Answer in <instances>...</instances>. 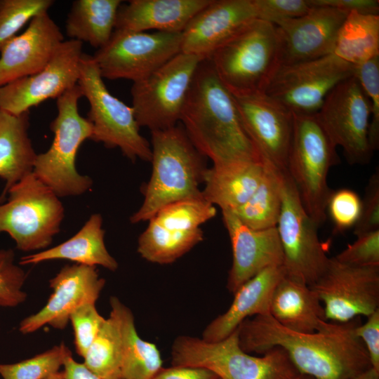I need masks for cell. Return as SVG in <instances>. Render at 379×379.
Segmentation results:
<instances>
[{
  "label": "cell",
  "mask_w": 379,
  "mask_h": 379,
  "mask_svg": "<svg viewBox=\"0 0 379 379\" xmlns=\"http://www.w3.org/2000/svg\"><path fill=\"white\" fill-rule=\"evenodd\" d=\"M117 301L110 298L109 316L83 357L84 365L103 379H121L124 335Z\"/></svg>",
  "instance_id": "obj_31"
},
{
  "label": "cell",
  "mask_w": 379,
  "mask_h": 379,
  "mask_svg": "<svg viewBox=\"0 0 379 379\" xmlns=\"http://www.w3.org/2000/svg\"><path fill=\"white\" fill-rule=\"evenodd\" d=\"M232 251V264L227 287L235 291L246 281L272 267L283 265L284 254L277 227L253 230L244 225L232 212L222 211Z\"/></svg>",
  "instance_id": "obj_21"
},
{
  "label": "cell",
  "mask_w": 379,
  "mask_h": 379,
  "mask_svg": "<svg viewBox=\"0 0 379 379\" xmlns=\"http://www.w3.org/2000/svg\"><path fill=\"white\" fill-rule=\"evenodd\" d=\"M293 379H314L310 376L302 375V374H298L296 377H295Z\"/></svg>",
  "instance_id": "obj_51"
},
{
  "label": "cell",
  "mask_w": 379,
  "mask_h": 379,
  "mask_svg": "<svg viewBox=\"0 0 379 379\" xmlns=\"http://www.w3.org/2000/svg\"><path fill=\"white\" fill-rule=\"evenodd\" d=\"M359 317L346 323L322 322L313 333L291 331L270 314L244 320L237 328L241 349L263 354L274 347L286 351L299 374L314 379H350L371 367L355 333Z\"/></svg>",
  "instance_id": "obj_1"
},
{
  "label": "cell",
  "mask_w": 379,
  "mask_h": 379,
  "mask_svg": "<svg viewBox=\"0 0 379 379\" xmlns=\"http://www.w3.org/2000/svg\"><path fill=\"white\" fill-rule=\"evenodd\" d=\"M379 230V171L370 177L361 199V213L354 227L356 237Z\"/></svg>",
  "instance_id": "obj_44"
},
{
  "label": "cell",
  "mask_w": 379,
  "mask_h": 379,
  "mask_svg": "<svg viewBox=\"0 0 379 379\" xmlns=\"http://www.w3.org/2000/svg\"><path fill=\"white\" fill-rule=\"evenodd\" d=\"M334 258L350 265L379 266V230L357 236Z\"/></svg>",
  "instance_id": "obj_42"
},
{
  "label": "cell",
  "mask_w": 379,
  "mask_h": 379,
  "mask_svg": "<svg viewBox=\"0 0 379 379\" xmlns=\"http://www.w3.org/2000/svg\"><path fill=\"white\" fill-rule=\"evenodd\" d=\"M49 282L53 292L46 304L20 322V333H31L45 325L64 329L74 310L86 303L95 304L105 280L96 267L74 264L64 266Z\"/></svg>",
  "instance_id": "obj_18"
},
{
  "label": "cell",
  "mask_w": 379,
  "mask_h": 379,
  "mask_svg": "<svg viewBox=\"0 0 379 379\" xmlns=\"http://www.w3.org/2000/svg\"><path fill=\"white\" fill-rule=\"evenodd\" d=\"M263 171V161L207 168L203 178L202 197L214 206H219L222 211L233 212L255 192Z\"/></svg>",
  "instance_id": "obj_26"
},
{
  "label": "cell",
  "mask_w": 379,
  "mask_h": 379,
  "mask_svg": "<svg viewBox=\"0 0 379 379\" xmlns=\"http://www.w3.org/2000/svg\"><path fill=\"white\" fill-rule=\"evenodd\" d=\"M319 227L307 213L287 172L283 173L282 202L277 230L284 254L286 275L312 285L328 263Z\"/></svg>",
  "instance_id": "obj_12"
},
{
  "label": "cell",
  "mask_w": 379,
  "mask_h": 379,
  "mask_svg": "<svg viewBox=\"0 0 379 379\" xmlns=\"http://www.w3.org/2000/svg\"><path fill=\"white\" fill-rule=\"evenodd\" d=\"M81 97L77 84L57 98L58 114L50 125L53 142L46 152L36 155L32 173L58 197L81 195L93 185V180L76 168L78 149L93 133L91 123L78 110Z\"/></svg>",
  "instance_id": "obj_6"
},
{
  "label": "cell",
  "mask_w": 379,
  "mask_h": 379,
  "mask_svg": "<svg viewBox=\"0 0 379 379\" xmlns=\"http://www.w3.org/2000/svg\"><path fill=\"white\" fill-rule=\"evenodd\" d=\"M233 96L246 133L262 161L287 172L293 114L265 93Z\"/></svg>",
  "instance_id": "obj_17"
},
{
  "label": "cell",
  "mask_w": 379,
  "mask_h": 379,
  "mask_svg": "<svg viewBox=\"0 0 379 379\" xmlns=\"http://www.w3.org/2000/svg\"><path fill=\"white\" fill-rule=\"evenodd\" d=\"M204 60L180 52L145 79L133 84L131 107L140 128L154 131L177 125L196 71Z\"/></svg>",
  "instance_id": "obj_10"
},
{
  "label": "cell",
  "mask_w": 379,
  "mask_h": 379,
  "mask_svg": "<svg viewBox=\"0 0 379 379\" xmlns=\"http://www.w3.org/2000/svg\"><path fill=\"white\" fill-rule=\"evenodd\" d=\"M286 275L283 265L269 267L244 283L234 293V299L223 314L204 330L202 339L214 342L233 333L246 319L269 314L272 292Z\"/></svg>",
  "instance_id": "obj_23"
},
{
  "label": "cell",
  "mask_w": 379,
  "mask_h": 379,
  "mask_svg": "<svg viewBox=\"0 0 379 379\" xmlns=\"http://www.w3.org/2000/svg\"><path fill=\"white\" fill-rule=\"evenodd\" d=\"M321 302L326 321L346 323L379 309V266H354L329 258L310 286Z\"/></svg>",
  "instance_id": "obj_15"
},
{
  "label": "cell",
  "mask_w": 379,
  "mask_h": 379,
  "mask_svg": "<svg viewBox=\"0 0 379 379\" xmlns=\"http://www.w3.org/2000/svg\"><path fill=\"white\" fill-rule=\"evenodd\" d=\"M366 319L364 324L357 325L355 333L366 350L371 367L379 371V309Z\"/></svg>",
  "instance_id": "obj_45"
},
{
  "label": "cell",
  "mask_w": 379,
  "mask_h": 379,
  "mask_svg": "<svg viewBox=\"0 0 379 379\" xmlns=\"http://www.w3.org/2000/svg\"><path fill=\"white\" fill-rule=\"evenodd\" d=\"M83 96L90 105L88 119L92 124L91 140L108 148H119L132 161H150L151 145L140 133L132 107L114 96L91 55L83 53L78 79Z\"/></svg>",
  "instance_id": "obj_8"
},
{
  "label": "cell",
  "mask_w": 379,
  "mask_h": 379,
  "mask_svg": "<svg viewBox=\"0 0 379 379\" xmlns=\"http://www.w3.org/2000/svg\"><path fill=\"white\" fill-rule=\"evenodd\" d=\"M269 314L284 327L298 333H313L326 321L315 291L302 281L287 275L272 292Z\"/></svg>",
  "instance_id": "obj_25"
},
{
  "label": "cell",
  "mask_w": 379,
  "mask_h": 379,
  "mask_svg": "<svg viewBox=\"0 0 379 379\" xmlns=\"http://www.w3.org/2000/svg\"><path fill=\"white\" fill-rule=\"evenodd\" d=\"M361 207V199L358 194L349 188L332 190L326 205L334 225V232L343 233L357 222Z\"/></svg>",
  "instance_id": "obj_40"
},
{
  "label": "cell",
  "mask_w": 379,
  "mask_h": 379,
  "mask_svg": "<svg viewBox=\"0 0 379 379\" xmlns=\"http://www.w3.org/2000/svg\"><path fill=\"white\" fill-rule=\"evenodd\" d=\"M70 350L61 343L32 358L14 364H0L3 379H44L59 372Z\"/></svg>",
  "instance_id": "obj_36"
},
{
  "label": "cell",
  "mask_w": 379,
  "mask_h": 379,
  "mask_svg": "<svg viewBox=\"0 0 379 379\" xmlns=\"http://www.w3.org/2000/svg\"><path fill=\"white\" fill-rule=\"evenodd\" d=\"M53 0H0V51L34 17L44 13Z\"/></svg>",
  "instance_id": "obj_37"
},
{
  "label": "cell",
  "mask_w": 379,
  "mask_h": 379,
  "mask_svg": "<svg viewBox=\"0 0 379 379\" xmlns=\"http://www.w3.org/2000/svg\"><path fill=\"white\" fill-rule=\"evenodd\" d=\"M354 66L333 53L279 67L265 93L293 114L313 115L327 95L354 75Z\"/></svg>",
  "instance_id": "obj_13"
},
{
  "label": "cell",
  "mask_w": 379,
  "mask_h": 379,
  "mask_svg": "<svg viewBox=\"0 0 379 379\" xmlns=\"http://www.w3.org/2000/svg\"><path fill=\"white\" fill-rule=\"evenodd\" d=\"M63 41L60 27L48 13L34 17L25 32L0 51V87L40 71Z\"/></svg>",
  "instance_id": "obj_22"
},
{
  "label": "cell",
  "mask_w": 379,
  "mask_h": 379,
  "mask_svg": "<svg viewBox=\"0 0 379 379\" xmlns=\"http://www.w3.org/2000/svg\"><path fill=\"white\" fill-rule=\"evenodd\" d=\"M253 0H211L182 32L181 52L204 59L252 20Z\"/></svg>",
  "instance_id": "obj_20"
},
{
  "label": "cell",
  "mask_w": 379,
  "mask_h": 379,
  "mask_svg": "<svg viewBox=\"0 0 379 379\" xmlns=\"http://www.w3.org/2000/svg\"><path fill=\"white\" fill-rule=\"evenodd\" d=\"M354 67V76L366 95L371 106L368 139L374 152L379 147V55Z\"/></svg>",
  "instance_id": "obj_39"
},
{
  "label": "cell",
  "mask_w": 379,
  "mask_h": 379,
  "mask_svg": "<svg viewBox=\"0 0 379 379\" xmlns=\"http://www.w3.org/2000/svg\"><path fill=\"white\" fill-rule=\"evenodd\" d=\"M83 53L81 42L63 41L40 71L0 87V109L20 115L62 95L77 84Z\"/></svg>",
  "instance_id": "obj_16"
},
{
  "label": "cell",
  "mask_w": 379,
  "mask_h": 379,
  "mask_svg": "<svg viewBox=\"0 0 379 379\" xmlns=\"http://www.w3.org/2000/svg\"><path fill=\"white\" fill-rule=\"evenodd\" d=\"M216 213L215 206L199 197L169 204L151 218L167 228L194 230L213 218Z\"/></svg>",
  "instance_id": "obj_35"
},
{
  "label": "cell",
  "mask_w": 379,
  "mask_h": 379,
  "mask_svg": "<svg viewBox=\"0 0 379 379\" xmlns=\"http://www.w3.org/2000/svg\"><path fill=\"white\" fill-rule=\"evenodd\" d=\"M180 121L192 143L213 166L262 162L233 95L208 58L196 71Z\"/></svg>",
  "instance_id": "obj_2"
},
{
  "label": "cell",
  "mask_w": 379,
  "mask_h": 379,
  "mask_svg": "<svg viewBox=\"0 0 379 379\" xmlns=\"http://www.w3.org/2000/svg\"><path fill=\"white\" fill-rule=\"evenodd\" d=\"M182 33L114 29L92 56L104 79H145L181 52Z\"/></svg>",
  "instance_id": "obj_11"
},
{
  "label": "cell",
  "mask_w": 379,
  "mask_h": 379,
  "mask_svg": "<svg viewBox=\"0 0 379 379\" xmlns=\"http://www.w3.org/2000/svg\"><path fill=\"white\" fill-rule=\"evenodd\" d=\"M336 147L351 164H366L373 151L368 139L369 100L354 75L338 84L315 114Z\"/></svg>",
  "instance_id": "obj_14"
},
{
  "label": "cell",
  "mask_w": 379,
  "mask_h": 379,
  "mask_svg": "<svg viewBox=\"0 0 379 379\" xmlns=\"http://www.w3.org/2000/svg\"><path fill=\"white\" fill-rule=\"evenodd\" d=\"M117 305L124 335L121 379H151L162 368L160 352L139 336L130 309L119 299Z\"/></svg>",
  "instance_id": "obj_34"
},
{
  "label": "cell",
  "mask_w": 379,
  "mask_h": 379,
  "mask_svg": "<svg viewBox=\"0 0 379 379\" xmlns=\"http://www.w3.org/2000/svg\"><path fill=\"white\" fill-rule=\"evenodd\" d=\"M257 19L274 25L306 14L311 6L308 0H253Z\"/></svg>",
  "instance_id": "obj_43"
},
{
  "label": "cell",
  "mask_w": 379,
  "mask_h": 379,
  "mask_svg": "<svg viewBox=\"0 0 379 379\" xmlns=\"http://www.w3.org/2000/svg\"><path fill=\"white\" fill-rule=\"evenodd\" d=\"M120 0H76L66 20V34L81 43L99 49L115 29Z\"/></svg>",
  "instance_id": "obj_29"
},
{
  "label": "cell",
  "mask_w": 379,
  "mask_h": 379,
  "mask_svg": "<svg viewBox=\"0 0 379 379\" xmlns=\"http://www.w3.org/2000/svg\"><path fill=\"white\" fill-rule=\"evenodd\" d=\"M12 249H0V306L14 307L27 298L22 290L26 272L15 263Z\"/></svg>",
  "instance_id": "obj_38"
},
{
  "label": "cell",
  "mask_w": 379,
  "mask_h": 379,
  "mask_svg": "<svg viewBox=\"0 0 379 379\" xmlns=\"http://www.w3.org/2000/svg\"><path fill=\"white\" fill-rule=\"evenodd\" d=\"M336 148L315 114H293L287 173L305 210L318 227L326 219V205L332 192L328 174L340 161Z\"/></svg>",
  "instance_id": "obj_7"
},
{
  "label": "cell",
  "mask_w": 379,
  "mask_h": 379,
  "mask_svg": "<svg viewBox=\"0 0 379 379\" xmlns=\"http://www.w3.org/2000/svg\"><path fill=\"white\" fill-rule=\"evenodd\" d=\"M234 95L265 93L281 66L277 27L255 19L219 46L208 58Z\"/></svg>",
  "instance_id": "obj_4"
},
{
  "label": "cell",
  "mask_w": 379,
  "mask_h": 379,
  "mask_svg": "<svg viewBox=\"0 0 379 379\" xmlns=\"http://www.w3.org/2000/svg\"><path fill=\"white\" fill-rule=\"evenodd\" d=\"M263 163L264 171L258 187L244 204L232 212L244 225L253 230L276 227L281 208L285 172Z\"/></svg>",
  "instance_id": "obj_32"
},
{
  "label": "cell",
  "mask_w": 379,
  "mask_h": 379,
  "mask_svg": "<svg viewBox=\"0 0 379 379\" xmlns=\"http://www.w3.org/2000/svg\"><path fill=\"white\" fill-rule=\"evenodd\" d=\"M29 126V112L15 115L0 109V178L5 180L0 204L13 185L33 171L37 154Z\"/></svg>",
  "instance_id": "obj_28"
},
{
  "label": "cell",
  "mask_w": 379,
  "mask_h": 379,
  "mask_svg": "<svg viewBox=\"0 0 379 379\" xmlns=\"http://www.w3.org/2000/svg\"><path fill=\"white\" fill-rule=\"evenodd\" d=\"M211 0H131L119 6L115 29L182 33Z\"/></svg>",
  "instance_id": "obj_24"
},
{
  "label": "cell",
  "mask_w": 379,
  "mask_h": 379,
  "mask_svg": "<svg viewBox=\"0 0 379 379\" xmlns=\"http://www.w3.org/2000/svg\"><path fill=\"white\" fill-rule=\"evenodd\" d=\"M53 260H67L79 265H100L110 271L117 270L118 262L105 244L101 215H91L73 237L52 248L22 257L19 264L34 265Z\"/></svg>",
  "instance_id": "obj_27"
},
{
  "label": "cell",
  "mask_w": 379,
  "mask_h": 379,
  "mask_svg": "<svg viewBox=\"0 0 379 379\" xmlns=\"http://www.w3.org/2000/svg\"><path fill=\"white\" fill-rule=\"evenodd\" d=\"M312 6H328L347 13L357 11L365 14L378 15V0H308Z\"/></svg>",
  "instance_id": "obj_46"
},
{
  "label": "cell",
  "mask_w": 379,
  "mask_h": 379,
  "mask_svg": "<svg viewBox=\"0 0 379 379\" xmlns=\"http://www.w3.org/2000/svg\"><path fill=\"white\" fill-rule=\"evenodd\" d=\"M152 174L144 187L140 207L131 223L148 221L165 206L202 197L199 187L206 170L204 157L196 149L182 126L151 131Z\"/></svg>",
  "instance_id": "obj_3"
},
{
  "label": "cell",
  "mask_w": 379,
  "mask_h": 379,
  "mask_svg": "<svg viewBox=\"0 0 379 379\" xmlns=\"http://www.w3.org/2000/svg\"><path fill=\"white\" fill-rule=\"evenodd\" d=\"M138 240V252L148 262L170 264L190 251L203 240L201 228L180 230L161 226L153 219Z\"/></svg>",
  "instance_id": "obj_33"
},
{
  "label": "cell",
  "mask_w": 379,
  "mask_h": 379,
  "mask_svg": "<svg viewBox=\"0 0 379 379\" xmlns=\"http://www.w3.org/2000/svg\"><path fill=\"white\" fill-rule=\"evenodd\" d=\"M63 366L65 379H103L90 371L84 364L76 361L72 354L66 358Z\"/></svg>",
  "instance_id": "obj_48"
},
{
  "label": "cell",
  "mask_w": 379,
  "mask_h": 379,
  "mask_svg": "<svg viewBox=\"0 0 379 379\" xmlns=\"http://www.w3.org/2000/svg\"><path fill=\"white\" fill-rule=\"evenodd\" d=\"M105 319L96 310L95 303L84 304L71 313L69 320L73 327L75 348L79 356H85Z\"/></svg>",
  "instance_id": "obj_41"
},
{
  "label": "cell",
  "mask_w": 379,
  "mask_h": 379,
  "mask_svg": "<svg viewBox=\"0 0 379 379\" xmlns=\"http://www.w3.org/2000/svg\"><path fill=\"white\" fill-rule=\"evenodd\" d=\"M350 379H379V371L371 367Z\"/></svg>",
  "instance_id": "obj_49"
},
{
  "label": "cell",
  "mask_w": 379,
  "mask_h": 379,
  "mask_svg": "<svg viewBox=\"0 0 379 379\" xmlns=\"http://www.w3.org/2000/svg\"><path fill=\"white\" fill-rule=\"evenodd\" d=\"M348 13L332 7L312 6L304 15L275 25L281 39V66L332 53Z\"/></svg>",
  "instance_id": "obj_19"
},
{
  "label": "cell",
  "mask_w": 379,
  "mask_h": 379,
  "mask_svg": "<svg viewBox=\"0 0 379 379\" xmlns=\"http://www.w3.org/2000/svg\"><path fill=\"white\" fill-rule=\"evenodd\" d=\"M332 53L354 67L379 55V15L349 13Z\"/></svg>",
  "instance_id": "obj_30"
},
{
  "label": "cell",
  "mask_w": 379,
  "mask_h": 379,
  "mask_svg": "<svg viewBox=\"0 0 379 379\" xmlns=\"http://www.w3.org/2000/svg\"><path fill=\"white\" fill-rule=\"evenodd\" d=\"M44 379H65L63 372H58L53 375L48 376Z\"/></svg>",
  "instance_id": "obj_50"
},
{
  "label": "cell",
  "mask_w": 379,
  "mask_h": 379,
  "mask_svg": "<svg viewBox=\"0 0 379 379\" xmlns=\"http://www.w3.org/2000/svg\"><path fill=\"white\" fill-rule=\"evenodd\" d=\"M171 363L206 368L219 379H293L299 374L281 347H274L260 357L244 351L237 328L214 342L178 336L172 345Z\"/></svg>",
  "instance_id": "obj_5"
},
{
  "label": "cell",
  "mask_w": 379,
  "mask_h": 379,
  "mask_svg": "<svg viewBox=\"0 0 379 379\" xmlns=\"http://www.w3.org/2000/svg\"><path fill=\"white\" fill-rule=\"evenodd\" d=\"M7 194V201L0 204V234H8L22 251L49 246L65 217L60 197L33 173L13 185Z\"/></svg>",
  "instance_id": "obj_9"
},
{
  "label": "cell",
  "mask_w": 379,
  "mask_h": 379,
  "mask_svg": "<svg viewBox=\"0 0 379 379\" xmlns=\"http://www.w3.org/2000/svg\"><path fill=\"white\" fill-rule=\"evenodd\" d=\"M151 379H219L212 371L201 367L172 366L161 368Z\"/></svg>",
  "instance_id": "obj_47"
}]
</instances>
